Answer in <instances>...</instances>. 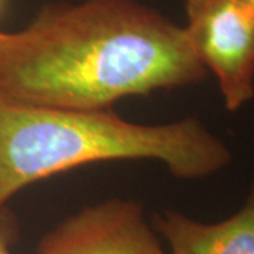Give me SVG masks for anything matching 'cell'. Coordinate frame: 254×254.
<instances>
[{
    "mask_svg": "<svg viewBox=\"0 0 254 254\" xmlns=\"http://www.w3.org/2000/svg\"><path fill=\"white\" fill-rule=\"evenodd\" d=\"M118 160H154L177 178L196 180L226 167L232 154L196 119L140 125L109 110L61 109L0 96V215L30 184Z\"/></svg>",
    "mask_w": 254,
    "mask_h": 254,
    "instance_id": "7a4b0ae2",
    "label": "cell"
},
{
    "mask_svg": "<svg viewBox=\"0 0 254 254\" xmlns=\"http://www.w3.org/2000/svg\"><path fill=\"white\" fill-rule=\"evenodd\" d=\"M0 3H1V0H0Z\"/></svg>",
    "mask_w": 254,
    "mask_h": 254,
    "instance_id": "ba28073f",
    "label": "cell"
},
{
    "mask_svg": "<svg viewBox=\"0 0 254 254\" xmlns=\"http://www.w3.org/2000/svg\"><path fill=\"white\" fill-rule=\"evenodd\" d=\"M247 1H249V4L252 6V9L254 10V0H247Z\"/></svg>",
    "mask_w": 254,
    "mask_h": 254,
    "instance_id": "52a82bcc",
    "label": "cell"
},
{
    "mask_svg": "<svg viewBox=\"0 0 254 254\" xmlns=\"http://www.w3.org/2000/svg\"><path fill=\"white\" fill-rule=\"evenodd\" d=\"M190 43L230 112L254 98V10L247 0H185Z\"/></svg>",
    "mask_w": 254,
    "mask_h": 254,
    "instance_id": "3957f363",
    "label": "cell"
},
{
    "mask_svg": "<svg viewBox=\"0 0 254 254\" xmlns=\"http://www.w3.org/2000/svg\"><path fill=\"white\" fill-rule=\"evenodd\" d=\"M206 73L185 28L136 0L51 3L0 31V96L30 105L109 110Z\"/></svg>",
    "mask_w": 254,
    "mask_h": 254,
    "instance_id": "6da1fadb",
    "label": "cell"
},
{
    "mask_svg": "<svg viewBox=\"0 0 254 254\" xmlns=\"http://www.w3.org/2000/svg\"><path fill=\"white\" fill-rule=\"evenodd\" d=\"M13 236H14L13 226L3 218V213H1L0 215V254H14L10 249Z\"/></svg>",
    "mask_w": 254,
    "mask_h": 254,
    "instance_id": "8992f818",
    "label": "cell"
},
{
    "mask_svg": "<svg viewBox=\"0 0 254 254\" xmlns=\"http://www.w3.org/2000/svg\"><path fill=\"white\" fill-rule=\"evenodd\" d=\"M170 254H254V184L243 208L216 223H203L180 212L155 216Z\"/></svg>",
    "mask_w": 254,
    "mask_h": 254,
    "instance_id": "5b68a950",
    "label": "cell"
},
{
    "mask_svg": "<svg viewBox=\"0 0 254 254\" xmlns=\"http://www.w3.org/2000/svg\"><path fill=\"white\" fill-rule=\"evenodd\" d=\"M37 254H170L145 222L141 203L109 199L86 206L46 233Z\"/></svg>",
    "mask_w": 254,
    "mask_h": 254,
    "instance_id": "277c9868",
    "label": "cell"
}]
</instances>
